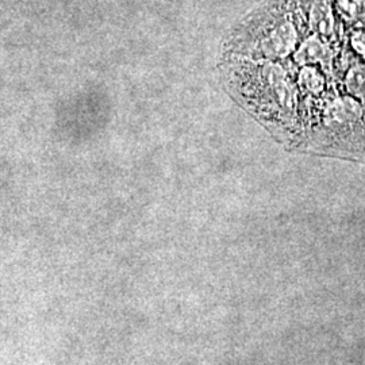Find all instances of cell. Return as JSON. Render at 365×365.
<instances>
[{
  "mask_svg": "<svg viewBox=\"0 0 365 365\" xmlns=\"http://www.w3.org/2000/svg\"><path fill=\"white\" fill-rule=\"evenodd\" d=\"M348 90L360 99H365V66H354L348 75Z\"/></svg>",
  "mask_w": 365,
  "mask_h": 365,
  "instance_id": "6da1fadb",
  "label": "cell"
}]
</instances>
